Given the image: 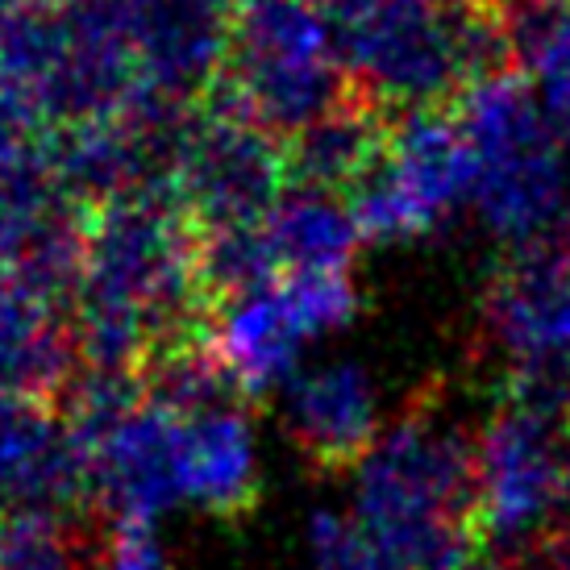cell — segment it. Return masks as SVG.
<instances>
[{
    "instance_id": "cell-1",
    "label": "cell",
    "mask_w": 570,
    "mask_h": 570,
    "mask_svg": "<svg viewBox=\"0 0 570 570\" xmlns=\"http://www.w3.org/2000/svg\"><path fill=\"white\" fill-rule=\"evenodd\" d=\"M196 225L171 188H146L83 213L71 333L83 371L142 375L167 350L205 342Z\"/></svg>"
},
{
    "instance_id": "cell-2",
    "label": "cell",
    "mask_w": 570,
    "mask_h": 570,
    "mask_svg": "<svg viewBox=\"0 0 570 570\" xmlns=\"http://www.w3.org/2000/svg\"><path fill=\"white\" fill-rule=\"evenodd\" d=\"M479 438L421 404L358 466L354 521L409 570L479 562Z\"/></svg>"
},
{
    "instance_id": "cell-3",
    "label": "cell",
    "mask_w": 570,
    "mask_h": 570,
    "mask_svg": "<svg viewBox=\"0 0 570 570\" xmlns=\"http://www.w3.org/2000/svg\"><path fill=\"white\" fill-rule=\"evenodd\" d=\"M333 33L350 92L387 117L454 112L483 80L512 71L495 9L380 0Z\"/></svg>"
},
{
    "instance_id": "cell-4",
    "label": "cell",
    "mask_w": 570,
    "mask_h": 570,
    "mask_svg": "<svg viewBox=\"0 0 570 570\" xmlns=\"http://www.w3.org/2000/svg\"><path fill=\"white\" fill-rule=\"evenodd\" d=\"M459 126L475 155V213L517 250L562 242L570 229V150L546 121L521 71H500L462 100Z\"/></svg>"
},
{
    "instance_id": "cell-5",
    "label": "cell",
    "mask_w": 570,
    "mask_h": 570,
    "mask_svg": "<svg viewBox=\"0 0 570 570\" xmlns=\"http://www.w3.org/2000/svg\"><path fill=\"white\" fill-rule=\"evenodd\" d=\"M350 96L337 33L317 0H246L217 83L200 105L246 117L292 142Z\"/></svg>"
},
{
    "instance_id": "cell-6",
    "label": "cell",
    "mask_w": 570,
    "mask_h": 570,
    "mask_svg": "<svg viewBox=\"0 0 570 570\" xmlns=\"http://www.w3.org/2000/svg\"><path fill=\"white\" fill-rule=\"evenodd\" d=\"M475 200V155L459 112L396 117L375 171L350 191L363 242H404L442 229Z\"/></svg>"
},
{
    "instance_id": "cell-7",
    "label": "cell",
    "mask_w": 570,
    "mask_h": 570,
    "mask_svg": "<svg viewBox=\"0 0 570 570\" xmlns=\"http://www.w3.org/2000/svg\"><path fill=\"white\" fill-rule=\"evenodd\" d=\"M350 275H284L222 304L208 321V354L238 396L292 383L301 354L354 317Z\"/></svg>"
},
{
    "instance_id": "cell-8",
    "label": "cell",
    "mask_w": 570,
    "mask_h": 570,
    "mask_svg": "<svg viewBox=\"0 0 570 570\" xmlns=\"http://www.w3.org/2000/svg\"><path fill=\"white\" fill-rule=\"evenodd\" d=\"M479 538L529 550L567 504V429L562 412L504 396L475 445Z\"/></svg>"
},
{
    "instance_id": "cell-9",
    "label": "cell",
    "mask_w": 570,
    "mask_h": 570,
    "mask_svg": "<svg viewBox=\"0 0 570 570\" xmlns=\"http://www.w3.org/2000/svg\"><path fill=\"white\" fill-rule=\"evenodd\" d=\"M167 188L196 229L254 225L287 191V146L246 117L196 105L175 146Z\"/></svg>"
},
{
    "instance_id": "cell-10",
    "label": "cell",
    "mask_w": 570,
    "mask_h": 570,
    "mask_svg": "<svg viewBox=\"0 0 570 570\" xmlns=\"http://www.w3.org/2000/svg\"><path fill=\"white\" fill-rule=\"evenodd\" d=\"M483 333L512 380H570V242L508 258L488 292Z\"/></svg>"
},
{
    "instance_id": "cell-11",
    "label": "cell",
    "mask_w": 570,
    "mask_h": 570,
    "mask_svg": "<svg viewBox=\"0 0 570 570\" xmlns=\"http://www.w3.org/2000/svg\"><path fill=\"white\" fill-rule=\"evenodd\" d=\"M71 313L13 267H0V392L63 409L80 380Z\"/></svg>"
},
{
    "instance_id": "cell-12",
    "label": "cell",
    "mask_w": 570,
    "mask_h": 570,
    "mask_svg": "<svg viewBox=\"0 0 570 570\" xmlns=\"http://www.w3.org/2000/svg\"><path fill=\"white\" fill-rule=\"evenodd\" d=\"M287 429L301 454L317 466H363L380 442V404L363 366L333 363L287 383Z\"/></svg>"
},
{
    "instance_id": "cell-13",
    "label": "cell",
    "mask_w": 570,
    "mask_h": 570,
    "mask_svg": "<svg viewBox=\"0 0 570 570\" xmlns=\"http://www.w3.org/2000/svg\"><path fill=\"white\" fill-rule=\"evenodd\" d=\"M175 479H179V500L208 508L217 517H238L254 504L258 491L254 438L250 421L234 400L179 412Z\"/></svg>"
},
{
    "instance_id": "cell-14",
    "label": "cell",
    "mask_w": 570,
    "mask_h": 570,
    "mask_svg": "<svg viewBox=\"0 0 570 570\" xmlns=\"http://www.w3.org/2000/svg\"><path fill=\"white\" fill-rule=\"evenodd\" d=\"M392 126L396 117L350 92L337 109H330L287 142V188L330 191L350 200V191L383 159Z\"/></svg>"
},
{
    "instance_id": "cell-15",
    "label": "cell",
    "mask_w": 570,
    "mask_h": 570,
    "mask_svg": "<svg viewBox=\"0 0 570 570\" xmlns=\"http://www.w3.org/2000/svg\"><path fill=\"white\" fill-rule=\"evenodd\" d=\"M279 275H350L363 229L346 196L287 188L263 217Z\"/></svg>"
},
{
    "instance_id": "cell-16",
    "label": "cell",
    "mask_w": 570,
    "mask_h": 570,
    "mask_svg": "<svg viewBox=\"0 0 570 570\" xmlns=\"http://www.w3.org/2000/svg\"><path fill=\"white\" fill-rule=\"evenodd\" d=\"M100 512L76 508H13L0 517V570H105L112 529L100 533Z\"/></svg>"
},
{
    "instance_id": "cell-17",
    "label": "cell",
    "mask_w": 570,
    "mask_h": 570,
    "mask_svg": "<svg viewBox=\"0 0 570 570\" xmlns=\"http://www.w3.org/2000/svg\"><path fill=\"white\" fill-rule=\"evenodd\" d=\"M308 541H313L317 570H409L400 558L387 554L354 517H342V512H317Z\"/></svg>"
},
{
    "instance_id": "cell-18",
    "label": "cell",
    "mask_w": 570,
    "mask_h": 570,
    "mask_svg": "<svg viewBox=\"0 0 570 570\" xmlns=\"http://www.w3.org/2000/svg\"><path fill=\"white\" fill-rule=\"evenodd\" d=\"M105 570H163V550L150 524H112Z\"/></svg>"
},
{
    "instance_id": "cell-19",
    "label": "cell",
    "mask_w": 570,
    "mask_h": 570,
    "mask_svg": "<svg viewBox=\"0 0 570 570\" xmlns=\"http://www.w3.org/2000/svg\"><path fill=\"white\" fill-rule=\"evenodd\" d=\"M517 570H570V524L550 529L541 541H533L529 550H521V562H512Z\"/></svg>"
},
{
    "instance_id": "cell-20",
    "label": "cell",
    "mask_w": 570,
    "mask_h": 570,
    "mask_svg": "<svg viewBox=\"0 0 570 570\" xmlns=\"http://www.w3.org/2000/svg\"><path fill=\"white\" fill-rule=\"evenodd\" d=\"M17 9H21V0H0V38H4V30H9V21H13Z\"/></svg>"
},
{
    "instance_id": "cell-21",
    "label": "cell",
    "mask_w": 570,
    "mask_h": 570,
    "mask_svg": "<svg viewBox=\"0 0 570 570\" xmlns=\"http://www.w3.org/2000/svg\"><path fill=\"white\" fill-rule=\"evenodd\" d=\"M466 570H517L512 562H471Z\"/></svg>"
},
{
    "instance_id": "cell-22",
    "label": "cell",
    "mask_w": 570,
    "mask_h": 570,
    "mask_svg": "<svg viewBox=\"0 0 570 570\" xmlns=\"http://www.w3.org/2000/svg\"><path fill=\"white\" fill-rule=\"evenodd\" d=\"M450 4H471V9H495L500 0H450Z\"/></svg>"
},
{
    "instance_id": "cell-23",
    "label": "cell",
    "mask_w": 570,
    "mask_h": 570,
    "mask_svg": "<svg viewBox=\"0 0 570 570\" xmlns=\"http://www.w3.org/2000/svg\"><path fill=\"white\" fill-rule=\"evenodd\" d=\"M567 504H570V438H567Z\"/></svg>"
}]
</instances>
